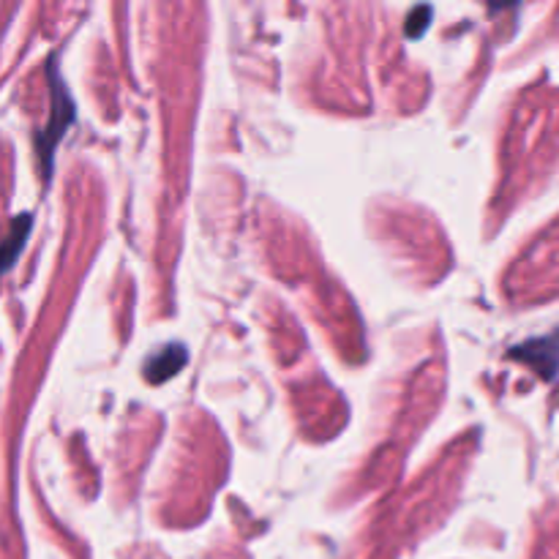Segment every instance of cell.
I'll use <instances>...</instances> for the list:
<instances>
[{
	"instance_id": "obj_1",
	"label": "cell",
	"mask_w": 559,
	"mask_h": 559,
	"mask_svg": "<svg viewBox=\"0 0 559 559\" xmlns=\"http://www.w3.org/2000/svg\"><path fill=\"white\" fill-rule=\"evenodd\" d=\"M49 80H52V112H49V123L44 126L41 134L36 136V147H38V158H41L44 178H49V175H52L55 147H58V142L63 140L66 129H69L76 118L74 102H71L63 80H60L58 71H55V63H49Z\"/></svg>"
},
{
	"instance_id": "obj_2",
	"label": "cell",
	"mask_w": 559,
	"mask_h": 559,
	"mask_svg": "<svg viewBox=\"0 0 559 559\" xmlns=\"http://www.w3.org/2000/svg\"><path fill=\"white\" fill-rule=\"evenodd\" d=\"M31 229H33V216L31 213H22L11 222V229L5 238H0V278L14 267L16 257L22 254L25 249L27 238H31Z\"/></svg>"
},
{
	"instance_id": "obj_3",
	"label": "cell",
	"mask_w": 559,
	"mask_h": 559,
	"mask_svg": "<svg viewBox=\"0 0 559 559\" xmlns=\"http://www.w3.org/2000/svg\"><path fill=\"white\" fill-rule=\"evenodd\" d=\"M183 364H186V349L180 347V344H175V347H164L162 353H156L151 360H147L145 374L151 377L153 382H162L167 380V377L178 374V371L183 369Z\"/></svg>"
}]
</instances>
